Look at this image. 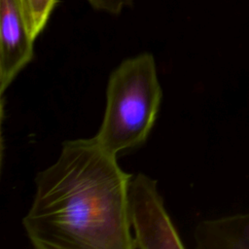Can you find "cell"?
I'll list each match as a JSON object with an SVG mask.
<instances>
[{
	"instance_id": "obj_1",
	"label": "cell",
	"mask_w": 249,
	"mask_h": 249,
	"mask_svg": "<svg viewBox=\"0 0 249 249\" xmlns=\"http://www.w3.org/2000/svg\"><path fill=\"white\" fill-rule=\"evenodd\" d=\"M132 175L93 136L66 140L35 178L22 218L36 249H132L126 193Z\"/></svg>"
},
{
	"instance_id": "obj_2",
	"label": "cell",
	"mask_w": 249,
	"mask_h": 249,
	"mask_svg": "<svg viewBox=\"0 0 249 249\" xmlns=\"http://www.w3.org/2000/svg\"><path fill=\"white\" fill-rule=\"evenodd\" d=\"M161 97L152 53L123 60L109 76L105 112L94 137L116 157L137 149L146 142L156 123Z\"/></svg>"
},
{
	"instance_id": "obj_3",
	"label": "cell",
	"mask_w": 249,
	"mask_h": 249,
	"mask_svg": "<svg viewBox=\"0 0 249 249\" xmlns=\"http://www.w3.org/2000/svg\"><path fill=\"white\" fill-rule=\"evenodd\" d=\"M126 214L132 230V249H183L157 180L145 173L132 175L126 193Z\"/></svg>"
},
{
	"instance_id": "obj_4",
	"label": "cell",
	"mask_w": 249,
	"mask_h": 249,
	"mask_svg": "<svg viewBox=\"0 0 249 249\" xmlns=\"http://www.w3.org/2000/svg\"><path fill=\"white\" fill-rule=\"evenodd\" d=\"M34 40L28 33L18 0H0V93L33 58Z\"/></svg>"
},
{
	"instance_id": "obj_5",
	"label": "cell",
	"mask_w": 249,
	"mask_h": 249,
	"mask_svg": "<svg viewBox=\"0 0 249 249\" xmlns=\"http://www.w3.org/2000/svg\"><path fill=\"white\" fill-rule=\"evenodd\" d=\"M194 237L199 249H249V212L203 220Z\"/></svg>"
},
{
	"instance_id": "obj_6",
	"label": "cell",
	"mask_w": 249,
	"mask_h": 249,
	"mask_svg": "<svg viewBox=\"0 0 249 249\" xmlns=\"http://www.w3.org/2000/svg\"><path fill=\"white\" fill-rule=\"evenodd\" d=\"M22 17L33 40L45 28L56 0H18Z\"/></svg>"
},
{
	"instance_id": "obj_7",
	"label": "cell",
	"mask_w": 249,
	"mask_h": 249,
	"mask_svg": "<svg viewBox=\"0 0 249 249\" xmlns=\"http://www.w3.org/2000/svg\"><path fill=\"white\" fill-rule=\"evenodd\" d=\"M88 3L96 11L105 12L111 15H119L122 11L130 7L133 0H87Z\"/></svg>"
}]
</instances>
